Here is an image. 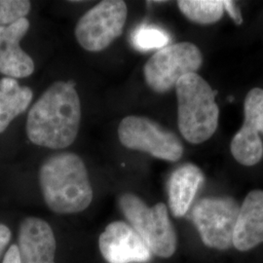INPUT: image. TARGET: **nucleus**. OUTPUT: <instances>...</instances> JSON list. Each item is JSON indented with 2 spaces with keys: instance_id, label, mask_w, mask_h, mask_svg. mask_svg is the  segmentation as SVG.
<instances>
[{
  "instance_id": "f257e3e1",
  "label": "nucleus",
  "mask_w": 263,
  "mask_h": 263,
  "mask_svg": "<svg viewBox=\"0 0 263 263\" xmlns=\"http://www.w3.org/2000/svg\"><path fill=\"white\" fill-rule=\"evenodd\" d=\"M80 99L73 82L57 81L32 105L27 134L32 143L51 149L69 146L79 131Z\"/></svg>"
},
{
  "instance_id": "f03ea898",
  "label": "nucleus",
  "mask_w": 263,
  "mask_h": 263,
  "mask_svg": "<svg viewBox=\"0 0 263 263\" xmlns=\"http://www.w3.org/2000/svg\"><path fill=\"white\" fill-rule=\"evenodd\" d=\"M39 181L45 203L54 213H80L92 203L88 172L83 160L74 153H59L46 160L41 166Z\"/></svg>"
},
{
  "instance_id": "7ed1b4c3",
  "label": "nucleus",
  "mask_w": 263,
  "mask_h": 263,
  "mask_svg": "<svg viewBox=\"0 0 263 263\" xmlns=\"http://www.w3.org/2000/svg\"><path fill=\"white\" fill-rule=\"evenodd\" d=\"M178 97V124L182 137L190 143L208 141L217 129L219 109L216 92L207 81L191 73L176 85Z\"/></svg>"
},
{
  "instance_id": "20e7f679",
  "label": "nucleus",
  "mask_w": 263,
  "mask_h": 263,
  "mask_svg": "<svg viewBox=\"0 0 263 263\" xmlns=\"http://www.w3.org/2000/svg\"><path fill=\"white\" fill-rule=\"evenodd\" d=\"M119 205L130 226L141 236L151 253L163 258H169L176 253L177 234L164 203L148 207L141 198L125 193L119 199Z\"/></svg>"
},
{
  "instance_id": "39448f33",
  "label": "nucleus",
  "mask_w": 263,
  "mask_h": 263,
  "mask_svg": "<svg viewBox=\"0 0 263 263\" xmlns=\"http://www.w3.org/2000/svg\"><path fill=\"white\" fill-rule=\"evenodd\" d=\"M200 49L190 42H179L160 49L143 67L146 84L154 92L166 93L183 76L196 73L202 66Z\"/></svg>"
},
{
  "instance_id": "423d86ee",
  "label": "nucleus",
  "mask_w": 263,
  "mask_h": 263,
  "mask_svg": "<svg viewBox=\"0 0 263 263\" xmlns=\"http://www.w3.org/2000/svg\"><path fill=\"white\" fill-rule=\"evenodd\" d=\"M240 206L234 198L213 196L200 200L191 217L201 240L209 248L224 251L233 246Z\"/></svg>"
},
{
  "instance_id": "0eeeda50",
  "label": "nucleus",
  "mask_w": 263,
  "mask_h": 263,
  "mask_svg": "<svg viewBox=\"0 0 263 263\" xmlns=\"http://www.w3.org/2000/svg\"><path fill=\"white\" fill-rule=\"evenodd\" d=\"M118 137L125 147L158 159L176 162L183 154V145L176 134L143 116L125 117L119 124Z\"/></svg>"
},
{
  "instance_id": "6e6552de",
  "label": "nucleus",
  "mask_w": 263,
  "mask_h": 263,
  "mask_svg": "<svg viewBox=\"0 0 263 263\" xmlns=\"http://www.w3.org/2000/svg\"><path fill=\"white\" fill-rule=\"evenodd\" d=\"M127 15V5L122 0L100 2L78 21L76 28L78 43L90 52L103 51L121 35Z\"/></svg>"
},
{
  "instance_id": "1a4fd4ad",
  "label": "nucleus",
  "mask_w": 263,
  "mask_h": 263,
  "mask_svg": "<svg viewBox=\"0 0 263 263\" xmlns=\"http://www.w3.org/2000/svg\"><path fill=\"white\" fill-rule=\"evenodd\" d=\"M244 124L231 141L230 149L236 161L254 166L263 157V90L252 89L246 97Z\"/></svg>"
},
{
  "instance_id": "9d476101",
  "label": "nucleus",
  "mask_w": 263,
  "mask_h": 263,
  "mask_svg": "<svg viewBox=\"0 0 263 263\" xmlns=\"http://www.w3.org/2000/svg\"><path fill=\"white\" fill-rule=\"evenodd\" d=\"M99 247L108 263L145 262L151 259V251L141 236L124 221L106 226L100 236Z\"/></svg>"
},
{
  "instance_id": "9b49d317",
  "label": "nucleus",
  "mask_w": 263,
  "mask_h": 263,
  "mask_svg": "<svg viewBox=\"0 0 263 263\" xmlns=\"http://www.w3.org/2000/svg\"><path fill=\"white\" fill-rule=\"evenodd\" d=\"M56 238L45 220L29 216L22 221L18 239L21 263H56Z\"/></svg>"
},
{
  "instance_id": "f8f14e48",
  "label": "nucleus",
  "mask_w": 263,
  "mask_h": 263,
  "mask_svg": "<svg viewBox=\"0 0 263 263\" xmlns=\"http://www.w3.org/2000/svg\"><path fill=\"white\" fill-rule=\"evenodd\" d=\"M28 28L27 18L0 27V73L11 78H25L32 74L34 63L20 46Z\"/></svg>"
},
{
  "instance_id": "ddd939ff",
  "label": "nucleus",
  "mask_w": 263,
  "mask_h": 263,
  "mask_svg": "<svg viewBox=\"0 0 263 263\" xmlns=\"http://www.w3.org/2000/svg\"><path fill=\"white\" fill-rule=\"evenodd\" d=\"M263 243V190L255 189L245 198L238 215L233 247L248 252Z\"/></svg>"
},
{
  "instance_id": "4468645a",
  "label": "nucleus",
  "mask_w": 263,
  "mask_h": 263,
  "mask_svg": "<svg viewBox=\"0 0 263 263\" xmlns=\"http://www.w3.org/2000/svg\"><path fill=\"white\" fill-rule=\"evenodd\" d=\"M203 181L204 174L194 164L187 163L174 171L168 184L170 210L174 216L186 215Z\"/></svg>"
},
{
  "instance_id": "2eb2a0df",
  "label": "nucleus",
  "mask_w": 263,
  "mask_h": 263,
  "mask_svg": "<svg viewBox=\"0 0 263 263\" xmlns=\"http://www.w3.org/2000/svg\"><path fill=\"white\" fill-rule=\"evenodd\" d=\"M32 97V91L28 87H22L16 79L4 77L0 80V133L27 110Z\"/></svg>"
},
{
  "instance_id": "dca6fc26",
  "label": "nucleus",
  "mask_w": 263,
  "mask_h": 263,
  "mask_svg": "<svg viewBox=\"0 0 263 263\" xmlns=\"http://www.w3.org/2000/svg\"><path fill=\"white\" fill-rule=\"evenodd\" d=\"M181 13L191 22L209 25L219 21L223 15V0H179Z\"/></svg>"
},
{
  "instance_id": "f3484780",
  "label": "nucleus",
  "mask_w": 263,
  "mask_h": 263,
  "mask_svg": "<svg viewBox=\"0 0 263 263\" xmlns=\"http://www.w3.org/2000/svg\"><path fill=\"white\" fill-rule=\"evenodd\" d=\"M133 43L135 47L141 51H148L152 49H162L168 46L171 40L169 34L163 29L143 25L137 28L133 34Z\"/></svg>"
},
{
  "instance_id": "a211bd4d",
  "label": "nucleus",
  "mask_w": 263,
  "mask_h": 263,
  "mask_svg": "<svg viewBox=\"0 0 263 263\" xmlns=\"http://www.w3.org/2000/svg\"><path fill=\"white\" fill-rule=\"evenodd\" d=\"M30 10L27 0H0V27L10 26L26 18Z\"/></svg>"
},
{
  "instance_id": "6ab92c4d",
  "label": "nucleus",
  "mask_w": 263,
  "mask_h": 263,
  "mask_svg": "<svg viewBox=\"0 0 263 263\" xmlns=\"http://www.w3.org/2000/svg\"><path fill=\"white\" fill-rule=\"evenodd\" d=\"M223 7L229 16L235 22L236 25H241L243 23V17L241 12L237 7L235 2L231 0H223Z\"/></svg>"
},
{
  "instance_id": "aec40b11",
  "label": "nucleus",
  "mask_w": 263,
  "mask_h": 263,
  "mask_svg": "<svg viewBox=\"0 0 263 263\" xmlns=\"http://www.w3.org/2000/svg\"><path fill=\"white\" fill-rule=\"evenodd\" d=\"M2 263H21L20 260L19 250L17 245H12L4 255Z\"/></svg>"
},
{
  "instance_id": "412c9836",
  "label": "nucleus",
  "mask_w": 263,
  "mask_h": 263,
  "mask_svg": "<svg viewBox=\"0 0 263 263\" xmlns=\"http://www.w3.org/2000/svg\"><path fill=\"white\" fill-rule=\"evenodd\" d=\"M11 239V231L9 228L2 223H0V255Z\"/></svg>"
}]
</instances>
